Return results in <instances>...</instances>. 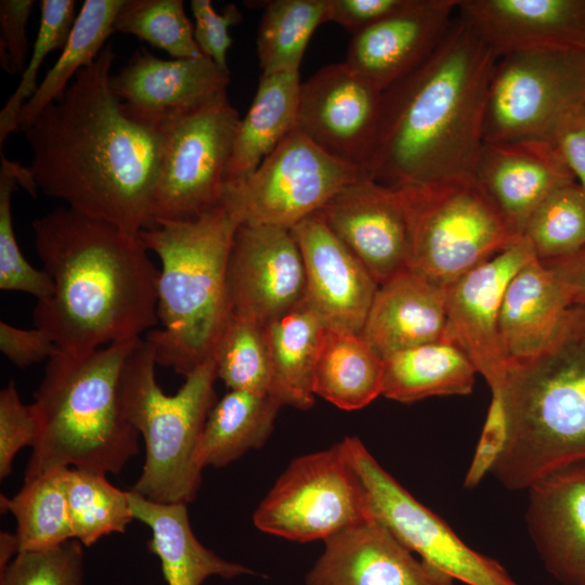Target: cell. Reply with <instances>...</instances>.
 I'll list each match as a JSON object with an SVG mask.
<instances>
[{
    "mask_svg": "<svg viewBox=\"0 0 585 585\" xmlns=\"http://www.w3.org/2000/svg\"><path fill=\"white\" fill-rule=\"evenodd\" d=\"M114 31L133 35L172 58L200 56L182 0H125Z\"/></svg>",
    "mask_w": 585,
    "mask_h": 585,
    "instance_id": "ab89813d",
    "label": "cell"
},
{
    "mask_svg": "<svg viewBox=\"0 0 585 585\" xmlns=\"http://www.w3.org/2000/svg\"><path fill=\"white\" fill-rule=\"evenodd\" d=\"M125 0H86L65 47L22 107L16 130L21 132L55 101L83 67L93 63L114 32V21Z\"/></svg>",
    "mask_w": 585,
    "mask_h": 585,
    "instance_id": "d6a6232c",
    "label": "cell"
},
{
    "mask_svg": "<svg viewBox=\"0 0 585 585\" xmlns=\"http://www.w3.org/2000/svg\"><path fill=\"white\" fill-rule=\"evenodd\" d=\"M115 56L107 42L21 132L31 150L27 169L38 191L139 235L151 226L165 134L113 92Z\"/></svg>",
    "mask_w": 585,
    "mask_h": 585,
    "instance_id": "6da1fadb",
    "label": "cell"
},
{
    "mask_svg": "<svg viewBox=\"0 0 585 585\" xmlns=\"http://www.w3.org/2000/svg\"><path fill=\"white\" fill-rule=\"evenodd\" d=\"M446 286L407 269L379 285L362 336L386 358L443 339Z\"/></svg>",
    "mask_w": 585,
    "mask_h": 585,
    "instance_id": "d4e9b609",
    "label": "cell"
},
{
    "mask_svg": "<svg viewBox=\"0 0 585 585\" xmlns=\"http://www.w3.org/2000/svg\"><path fill=\"white\" fill-rule=\"evenodd\" d=\"M0 350L12 364L25 368L49 360L60 349L47 333L37 327L23 329L1 321Z\"/></svg>",
    "mask_w": 585,
    "mask_h": 585,
    "instance_id": "c3c4849f",
    "label": "cell"
},
{
    "mask_svg": "<svg viewBox=\"0 0 585 585\" xmlns=\"http://www.w3.org/2000/svg\"><path fill=\"white\" fill-rule=\"evenodd\" d=\"M230 80V69L205 54L165 60L139 49L109 83L132 115L159 126L226 94Z\"/></svg>",
    "mask_w": 585,
    "mask_h": 585,
    "instance_id": "44dd1931",
    "label": "cell"
},
{
    "mask_svg": "<svg viewBox=\"0 0 585 585\" xmlns=\"http://www.w3.org/2000/svg\"><path fill=\"white\" fill-rule=\"evenodd\" d=\"M34 5V0L0 1V63L8 74L23 73L27 65V25Z\"/></svg>",
    "mask_w": 585,
    "mask_h": 585,
    "instance_id": "bcb514c9",
    "label": "cell"
},
{
    "mask_svg": "<svg viewBox=\"0 0 585 585\" xmlns=\"http://www.w3.org/2000/svg\"><path fill=\"white\" fill-rule=\"evenodd\" d=\"M290 231L303 259L306 303L329 330L361 335L379 284L317 213Z\"/></svg>",
    "mask_w": 585,
    "mask_h": 585,
    "instance_id": "ac0fdd59",
    "label": "cell"
},
{
    "mask_svg": "<svg viewBox=\"0 0 585 585\" xmlns=\"http://www.w3.org/2000/svg\"><path fill=\"white\" fill-rule=\"evenodd\" d=\"M233 311L263 324L306 299L303 259L289 229L238 225L227 266Z\"/></svg>",
    "mask_w": 585,
    "mask_h": 585,
    "instance_id": "e0dca14e",
    "label": "cell"
},
{
    "mask_svg": "<svg viewBox=\"0 0 585 585\" xmlns=\"http://www.w3.org/2000/svg\"><path fill=\"white\" fill-rule=\"evenodd\" d=\"M20 552L18 538L16 534L1 531L0 533V573L11 563Z\"/></svg>",
    "mask_w": 585,
    "mask_h": 585,
    "instance_id": "816d5d0a",
    "label": "cell"
},
{
    "mask_svg": "<svg viewBox=\"0 0 585 585\" xmlns=\"http://www.w3.org/2000/svg\"><path fill=\"white\" fill-rule=\"evenodd\" d=\"M548 141L557 148L585 192V104L563 115L551 130Z\"/></svg>",
    "mask_w": 585,
    "mask_h": 585,
    "instance_id": "681fc988",
    "label": "cell"
},
{
    "mask_svg": "<svg viewBox=\"0 0 585 585\" xmlns=\"http://www.w3.org/2000/svg\"><path fill=\"white\" fill-rule=\"evenodd\" d=\"M410 0H326L324 23L333 22L353 35L392 15Z\"/></svg>",
    "mask_w": 585,
    "mask_h": 585,
    "instance_id": "7dc6e473",
    "label": "cell"
},
{
    "mask_svg": "<svg viewBox=\"0 0 585 585\" xmlns=\"http://www.w3.org/2000/svg\"><path fill=\"white\" fill-rule=\"evenodd\" d=\"M0 288L32 295L38 301L50 298L54 290L51 276L44 269L27 262L17 244L12 218V197L17 187L31 196L38 190L27 167L8 159L0 153Z\"/></svg>",
    "mask_w": 585,
    "mask_h": 585,
    "instance_id": "74e56055",
    "label": "cell"
},
{
    "mask_svg": "<svg viewBox=\"0 0 585 585\" xmlns=\"http://www.w3.org/2000/svg\"><path fill=\"white\" fill-rule=\"evenodd\" d=\"M542 261L571 256L585 247V192L576 183L554 191L529 218L523 231Z\"/></svg>",
    "mask_w": 585,
    "mask_h": 585,
    "instance_id": "f35d334b",
    "label": "cell"
},
{
    "mask_svg": "<svg viewBox=\"0 0 585 585\" xmlns=\"http://www.w3.org/2000/svg\"><path fill=\"white\" fill-rule=\"evenodd\" d=\"M407 206L410 268L447 286L519 237L474 177L400 188Z\"/></svg>",
    "mask_w": 585,
    "mask_h": 585,
    "instance_id": "ba28073f",
    "label": "cell"
},
{
    "mask_svg": "<svg viewBox=\"0 0 585 585\" xmlns=\"http://www.w3.org/2000/svg\"><path fill=\"white\" fill-rule=\"evenodd\" d=\"M281 407L272 394L230 390L208 415L198 445L199 466L225 467L263 446Z\"/></svg>",
    "mask_w": 585,
    "mask_h": 585,
    "instance_id": "4dcf8cb0",
    "label": "cell"
},
{
    "mask_svg": "<svg viewBox=\"0 0 585 585\" xmlns=\"http://www.w3.org/2000/svg\"><path fill=\"white\" fill-rule=\"evenodd\" d=\"M499 386L506 446L491 472L509 490L585 463V307L568 309L535 354L510 360Z\"/></svg>",
    "mask_w": 585,
    "mask_h": 585,
    "instance_id": "277c9868",
    "label": "cell"
},
{
    "mask_svg": "<svg viewBox=\"0 0 585 585\" xmlns=\"http://www.w3.org/2000/svg\"><path fill=\"white\" fill-rule=\"evenodd\" d=\"M324 543L307 585H455L450 575L416 559L375 516Z\"/></svg>",
    "mask_w": 585,
    "mask_h": 585,
    "instance_id": "ffe728a7",
    "label": "cell"
},
{
    "mask_svg": "<svg viewBox=\"0 0 585 585\" xmlns=\"http://www.w3.org/2000/svg\"><path fill=\"white\" fill-rule=\"evenodd\" d=\"M543 262L562 284L572 306L585 307V247L571 256Z\"/></svg>",
    "mask_w": 585,
    "mask_h": 585,
    "instance_id": "f907efd6",
    "label": "cell"
},
{
    "mask_svg": "<svg viewBox=\"0 0 585 585\" xmlns=\"http://www.w3.org/2000/svg\"><path fill=\"white\" fill-rule=\"evenodd\" d=\"M497 56L457 13L437 50L384 91L366 170L395 188L473 177Z\"/></svg>",
    "mask_w": 585,
    "mask_h": 585,
    "instance_id": "7a4b0ae2",
    "label": "cell"
},
{
    "mask_svg": "<svg viewBox=\"0 0 585 585\" xmlns=\"http://www.w3.org/2000/svg\"><path fill=\"white\" fill-rule=\"evenodd\" d=\"M316 213L379 285L410 269L411 224L400 188L364 176Z\"/></svg>",
    "mask_w": 585,
    "mask_h": 585,
    "instance_id": "2e32d148",
    "label": "cell"
},
{
    "mask_svg": "<svg viewBox=\"0 0 585 585\" xmlns=\"http://www.w3.org/2000/svg\"><path fill=\"white\" fill-rule=\"evenodd\" d=\"M384 91L346 62L300 84L296 129L330 156L362 169L372 159Z\"/></svg>",
    "mask_w": 585,
    "mask_h": 585,
    "instance_id": "5bb4252c",
    "label": "cell"
},
{
    "mask_svg": "<svg viewBox=\"0 0 585 585\" xmlns=\"http://www.w3.org/2000/svg\"><path fill=\"white\" fill-rule=\"evenodd\" d=\"M570 307L567 290L548 265L534 258L521 266L507 285L499 313L508 362L537 353Z\"/></svg>",
    "mask_w": 585,
    "mask_h": 585,
    "instance_id": "4316f807",
    "label": "cell"
},
{
    "mask_svg": "<svg viewBox=\"0 0 585 585\" xmlns=\"http://www.w3.org/2000/svg\"><path fill=\"white\" fill-rule=\"evenodd\" d=\"M239 121L224 94L159 123L165 144L150 229L194 219L221 206Z\"/></svg>",
    "mask_w": 585,
    "mask_h": 585,
    "instance_id": "9c48e42d",
    "label": "cell"
},
{
    "mask_svg": "<svg viewBox=\"0 0 585 585\" xmlns=\"http://www.w3.org/2000/svg\"><path fill=\"white\" fill-rule=\"evenodd\" d=\"M35 246L54 290L32 324L58 349L87 354L141 338L158 324L159 271L139 235L57 207L31 222Z\"/></svg>",
    "mask_w": 585,
    "mask_h": 585,
    "instance_id": "3957f363",
    "label": "cell"
},
{
    "mask_svg": "<svg viewBox=\"0 0 585 585\" xmlns=\"http://www.w3.org/2000/svg\"><path fill=\"white\" fill-rule=\"evenodd\" d=\"M492 398L469 469L465 486L476 487L503 453L508 439V417L499 386L491 387Z\"/></svg>",
    "mask_w": 585,
    "mask_h": 585,
    "instance_id": "f6af8a7d",
    "label": "cell"
},
{
    "mask_svg": "<svg viewBox=\"0 0 585 585\" xmlns=\"http://www.w3.org/2000/svg\"><path fill=\"white\" fill-rule=\"evenodd\" d=\"M459 0H410L353 35L346 63L382 91L420 66L445 38Z\"/></svg>",
    "mask_w": 585,
    "mask_h": 585,
    "instance_id": "d6986e66",
    "label": "cell"
},
{
    "mask_svg": "<svg viewBox=\"0 0 585 585\" xmlns=\"http://www.w3.org/2000/svg\"><path fill=\"white\" fill-rule=\"evenodd\" d=\"M300 84L299 73L261 75L252 103L237 127L226 183L250 176L296 129Z\"/></svg>",
    "mask_w": 585,
    "mask_h": 585,
    "instance_id": "f1b7e54d",
    "label": "cell"
},
{
    "mask_svg": "<svg viewBox=\"0 0 585 585\" xmlns=\"http://www.w3.org/2000/svg\"><path fill=\"white\" fill-rule=\"evenodd\" d=\"M473 177L519 237L546 197L576 182L557 148L544 139L484 142Z\"/></svg>",
    "mask_w": 585,
    "mask_h": 585,
    "instance_id": "603a6c76",
    "label": "cell"
},
{
    "mask_svg": "<svg viewBox=\"0 0 585 585\" xmlns=\"http://www.w3.org/2000/svg\"><path fill=\"white\" fill-rule=\"evenodd\" d=\"M67 468L24 478L12 497L1 495V512L11 511L17 522L21 551L57 547L73 538L66 494Z\"/></svg>",
    "mask_w": 585,
    "mask_h": 585,
    "instance_id": "836d02e7",
    "label": "cell"
},
{
    "mask_svg": "<svg viewBox=\"0 0 585 585\" xmlns=\"http://www.w3.org/2000/svg\"><path fill=\"white\" fill-rule=\"evenodd\" d=\"M362 480L373 514L411 551L467 585H518L496 560L466 543L433 511L414 498L356 437L342 441Z\"/></svg>",
    "mask_w": 585,
    "mask_h": 585,
    "instance_id": "4fadbf2b",
    "label": "cell"
},
{
    "mask_svg": "<svg viewBox=\"0 0 585 585\" xmlns=\"http://www.w3.org/2000/svg\"><path fill=\"white\" fill-rule=\"evenodd\" d=\"M537 258L524 237L446 286L444 339L459 347L490 388L500 385L508 365L499 337V313L508 283Z\"/></svg>",
    "mask_w": 585,
    "mask_h": 585,
    "instance_id": "9a60e30c",
    "label": "cell"
},
{
    "mask_svg": "<svg viewBox=\"0 0 585 585\" xmlns=\"http://www.w3.org/2000/svg\"><path fill=\"white\" fill-rule=\"evenodd\" d=\"M131 512L151 530L147 547L158 557L167 585H202L210 576L231 580L256 572L206 548L193 533L185 504L150 500L127 491Z\"/></svg>",
    "mask_w": 585,
    "mask_h": 585,
    "instance_id": "484cf974",
    "label": "cell"
},
{
    "mask_svg": "<svg viewBox=\"0 0 585 585\" xmlns=\"http://www.w3.org/2000/svg\"><path fill=\"white\" fill-rule=\"evenodd\" d=\"M238 225L222 206L190 220L166 221L139 237L160 261L157 316L145 336L156 362L191 374L212 356L232 311L227 266Z\"/></svg>",
    "mask_w": 585,
    "mask_h": 585,
    "instance_id": "8992f818",
    "label": "cell"
},
{
    "mask_svg": "<svg viewBox=\"0 0 585 585\" xmlns=\"http://www.w3.org/2000/svg\"><path fill=\"white\" fill-rule=\"evenodd\" d=\"M82 547L70 540L47 550L21 551L0 573V585H86Z\"/></svg>",
    "mask_w": 585,
    "mask_h": 585,
    "instance_id": "b9f144b4",
    "label": "cell"
},
{
    "mask_svg": "<svg viewBox=\"0 0 585 585\" xmlns=\"http://www.w3.org/2000/svg\"><path fill=\"white\" fill-rule=\"evenodd\" d=\"M457 13L498 57L585 52V0H459Z\"/></svg>",
    "mask_w": 585,
    "mask_h": 585,
    "instance_id": "7402d4cb",
    "label": "cell"
},
{
    "mask_svg": "<svg viewBox=\"0 0 585 585\" xmlns=\"http://www.w3.org/2000/svg\"><path fill=\"white\" fill-rule=\"evenodd\" d=\"M136 339L87 354L57 350L47 363L34 407L39 434L25 478L57 468L119 473L139 454V432L122 410L119 385Z\"/></svg>",
    "mask_w": 585,
    "mask_h": 585,
    "instance_id": "5b68a950",
    "label": "cell"
},
{
    "mask_svg": "<svg viewBox=\"0 0 585 585\" xmlns=\"http://www.w3.org/2000/svg\"><path fill=\"white\" fill-rule=\"evenodd\" d=\"M374 517L366 489L341 441L294 459L253 514L262 532L300 543Z\"/></svg>",
    "mask_w": 585,
    "mask_h": 585,
    "instance_id": "8fae6325",
    "label": "cell"
},
{
    "mask_svg": "<svg viewBox=\"0 0 585 585\" xmlns=\"http://www.w3.org/2000/svg\"><path fill=\"white\" fill-rule=\"evenodd\" d=\"M66 494L73 538L90 547L112 533H123L134 520L127 491L114 486L106 474L67 468Z\"/></svg>",
    "mask_w": 585,
    "mask_h": 585,
    "instance_id": "d590c367",
    "label": "cell"
},
{
    "mask_svg": "<svg viewBox=\"0 0 585 585\" xmlns=\"http://www.w3.org/2000/svg\"><path fill=\"white\" fill-rule=\"evenodd\" d=\"M328 330L306 301L265 324L271 394L282 406H313L314 375Z\"/></svg>",
    "mask_w": 585,
    "mask_h": 585,
    "instance_id": "83f0119b",
    "label": "cell"
},
{
    "mask_svg": "<svg viewBox=\"0 0 585 585\" xmlns=\"http://www.w3.org/2000/svg\"><path fill=\"white\" fill-rule=\"evenodd\" d=\"M326 0L265 2L257 35L262 76L299 73L303 53L315 28L324 23Z\"/></svg>",
    "mask_w": 585,
    "mask_h": 585,
    "instance_id": "e575fe53",
    "label": "cell"
},
{
    "mask_svg": "<svg viewBox=\"0 0 585 585\" xmlns=\"http://www.w3.org/2000/svg\"><path fill=\"white\" fill-rule=\"evenodd\" d=\"M384 372V358L362 335L328 330L313 392L341 410H360L382 395Z\"/></svg>",
    "mask_w": 585,
    "mask_h": 585,
    "instance_id": "1f68e13d",
    "label": "cell"
},
{
    "mask_svg": "<svg viewBox=\"0 0 585 585\" xmlns=\"http://www.w3.org/2000/svg\"><path fill=\"white\" fill-rule=\"evenodd\" d=\"M154 346L142 337L128 353L119 385L127 419L143 437L145 461L132 491L164 504L193 502L202 483L198 445L217 402L213 356L186 376L177 393L168 395L155 376Z\"/></svg>",
    "mask_w": 585,
    "mask_h": 585,
    "instance_id": "52a82bcc",
    "label": "cell"
},
{
    "mask_svg": "<svg viewBox=\"0 0 585 585\" xmlns=\"http://www.w3.org/2000/svg\"><path fill=\"white\" fill-rule=\"evenodd\" d=\"M212 356L217 376L230 390L271 394V364L265 324L231 311Z\"/></svg>",
    "mask_w": 585,
    "mask_h": 585,
    "instance_id": "8d00e7d4",
    "label": "cell"
},
{
    "mask_svg": "<svg viewBox=\"0 0 585 585\" xmlns=\"http://www.w3.org/2000/svg\"><path fill=\"white\" fill-rule=\"evenodd\" d=\"M384 362L382 395L401 403L469 394L478 373L468 355L444 338L392 353Z\"/></svg>",
    "mask_w": 585,
    "mask_h": 585,
    "instance_id": "f546056e",
    "label": "cell"
},
{
    "mask_svg": "<svg viewBox=\"0 0 585 585\" xmlns=\"http://www.w3.org/2000/svg\"><path fill=\"white\" fill-rule=\"evenodd\" d=\"M75 0H41L40 22L30 60L22 73L14 92L0 112V153L11 133L17 132L22 107L38 89V72L44 58L54 50H62L77 18Z\"/></svg>",
    "mask_w": 585,
    "mask_h": 585,
    "instance_id": "60d3db41",
    "label": "cell"
},
{
    "mask_svg": "<svg viewBox=\"0 0 585 585\" xmlns=\"http://www.w3.org/2000/svg\"><path fill=\"white\" fill-rule=\"evenodd\" d=\"M585 104V52H518L497 58L487 90L484 142L544 139Z\"/></svg>",
    "mask_w": 585,
    "mask_h": 585,
    "instance_id": "7c38bea8",
    "label": "cell"
},
{
    "mask_svg": "<svg viewBox=\"0 0 585 585\" xmlns=\"http://www.w3.org/2000/svg\"><path fill=\"white\" fill-rule=\"evenodd\" d=\"M195 18L194 37L202 53L220 67L229 69L226 56L232 44L230 28L242 21V14L233 3L217 12L209 0H192Z\"/></svg>",
    "mask_w": 585,
    "mask_h": 585,
    "instance_id": "ee69618b",
    "label": "cell"
},
{
    "mask_svg": "<svg viewBox=\"0 0 585 585\" xmlns=\"http://www.w3.org/2000/svg\"><path fill=\"white\" fill-rule=\"evenodd\" d=\"M364 176L295 129L250 176L225 183L221 206L237 225L290 230Z\"/></svg>",
    "mask_w": 585,
    "mask_h": 585,
    "instance_id": "30bf717a",
    "label": "cell"
},
{
    "mask_svg": "<svg viewBox=\"0 0 585 585\" xmlns=\"http://www.w3.org/2000/svg\"><path fill=\"white\" fill-rule=\"evenodd\" d=\"M39 422L34 404L22 402L16 384L11 380L0 392V479L12 472L13 461L25 446L34 447Z\"/></svg>",
    "mask_w": 585,
    "mask_h": 585,
    "instance_id": "7bdbcfd3",
    "label": "cell"
},
{
    "mask_svg": "<svg viewBox=\"0 0 585 585\" xmlns=\"http://www.w3.org/2000/svg\"><path fill=\"white\" fill-rule=\"evenodd\" d=\"M526 524L547 572L585 585V463L558 469L529 489Z\"/></svg>",
    "mask_w": 585,
    "mask_h": 585,
    "instance_id": "cb8c5ba5",
    "label": "cell"
}]
</instances>
